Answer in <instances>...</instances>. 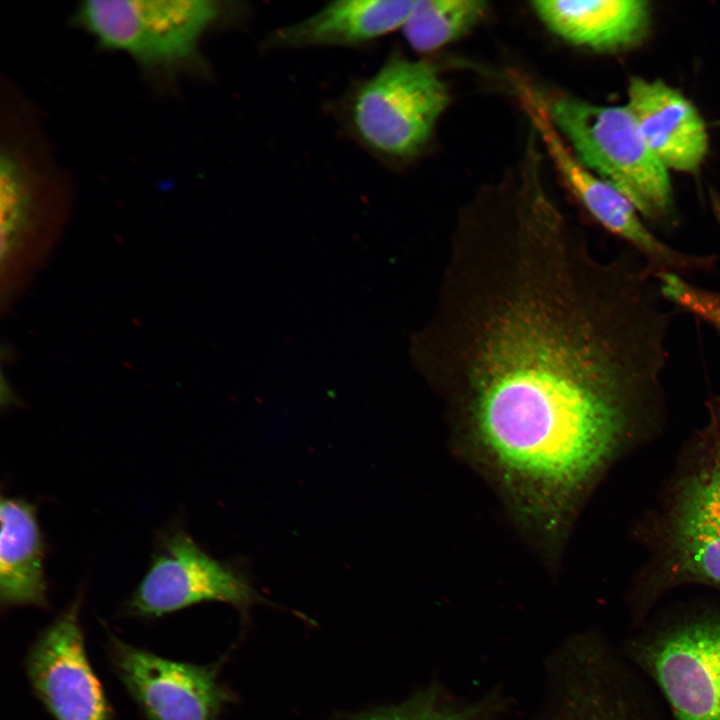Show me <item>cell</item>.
I'll list each match as a JSON object with an SVG mask.
<instances>
[{"mask_svg":"<svg viewBox=\"0 0 720 720\" xmlns=\"http://www.w3.org/2000/svg\"><path fill=\"white\" fill-rule=\"evenodd\" d=\"M544 105L586 168L626 196L642 217L656 221L670 216L673 193L667 168L626 105H598L569 94L555 95Z\"/></svg>","mask_w":720,"mask_h":720,"instance_id":"cell-1","label":"cell"},{"mask_svg":"<svg viewBox=\"0 0 720 720\" xmlns=\"http://www.w3.org/2000/svg\"><path fill=\"white\" fill-rule=\"evenodd\" d=\"M449 102L434 63L394 55L347 95L344 122L375 157L404 161L423 150Z\"/></svg>","mask_w":720,"mask_h":720,"instance_id":"cell-2","label":"cell"},{"mask_svg":"<svg viewBox=\"0 0 720 720\" xmlns=\"http://www.w3.org/2000/svg\"><path fill=\"white\" fill-rule=\"evenodd\" d=\"M704 449L679 478L661 533L662 575L720 588V388L708 402Z\"/></svg>","mask_w":720,"mask_h":720,"instance_id":"cell-3","label":"cell"},{"mask_svg":"<svg viewBox=\"0 0 720 720\" xmlns=\"http://www.w3.org/2000/svg\"><path fill=\"white\" fill-rule=\"evenodd\" d=\"M223 12L211 0H87L77 18L104 47L125 51L146 68H168L195 57Z\"/></svg>","mask_w":720,"mask_h":720,"instance_id":"cell-4","label":"cell"},{"mask_svg":"<svg viewBox=\"0 0 720 720\" xmlns=\"http://www.w3.org/2000/svg\"><path fill=\"white\" fill-rule=\"evenodd\" d=\"M525 104L534 130L569 189L589 215L607 231L626 241L659 272L677 275L711 271L712 255L690 254L673 248L643 223L631 201L619 190L586 168L551 123L545 105L531 94Z\"/></svg>","mask_w":720,"mask_h":720,"instance_id":"cell-5","label":"cell"},{"mask_svg":"<svg viewBox=\"0 0 720 720\" xmlns=\"http://www.w3.org/2000/svg\"><path fill=\"white\" fill-rule=\"evenodd\" d=\"M255 600L257 594L244 576L212 558L186 532L175 530L163 537L126 610L156 618L207 601L245 607Z\"/></svg>","mask_w":720,"mask_h":720,"instance_id":"cell-6","label":"cell"},{"mask_svg":"<svg viewBox=\"0 0 720 720\" xmlns=\"http://www.w3.org/2000/svg\"><path fill=\"white\" fill-rule=\"evenodd\" d=\"M107 650L145 720H218L228 696L214 668L167 659L114 635Z\"/></svg>","mask_w":720,"mask_h":720,"instance_id":"cell-7","label":"cell"},{"mask_svg":"<svg viewBox=\"0 0 720 720\" xmlns=\"http://www.w3.org/2000/svg\"><path fill=\"white\" fill-rule=\"evenodd\" d=\"M77 598L33 642L25 661L33 692L55 720H111L85 649Z\"/></svg>","mask_w":720,"mask_h":720,"instance_id":"cell-8","label":"cell"},{"mask_svg":"<svg viewBox=\"0 0 720 720\" xmlns=\"http://www.w3.org/2000/svg\"><path fill=\"white\" fill-rule=\"evenodd\" d=\"M644 660L676 720H720V619L672 628L646 646Z\"/></svg>","mask_w":720,"mask_h":720,"instance_id":"cell-9","label":"cell"},{"mask_svg":"<svg viewBox=\"0 0 720 720\" xmlns=\"http://www.w3.org/2000/svg\"><path fill=\"white\" fill-rule=\"evenodd\" d=\"M645 142L668 169L693 172L708 149L705 123L694 105L678 90L660 80L634 77L628 102Z\"/></svg>","mask_w":720,"mask_h":720,"instance_id":"cell-10","label":"cell"},{"mask_svg":"<svg viewBox=\"0 0 720 720\" xmlns=\"http://www.w3.org/2000/svg\"><path fill=\"white\" fill-rule=\"evenodd\" d=\"M412 0L333 1L312 15L280 27L268 42L273 48L351 47L402 28Z\"/></svg>","mask_w":720,"mask_h":720,"instance_id":"cell-11","label":"cell"},{"mask_svg":"<svg viewBox=\"0 0 720 720\" xmlns=\"http://www.w3.org/2000/svg\"><path fill=\"white\" fill-rule=\"evenodd\" d=\"M531 7L559 38L598 51L638 42L650 18L649 4L642 0H541Z\"/></svg>","mask_w":720,"mask_h":720,"instance_id":"cell-12","label":"cell"},{"mask_svg":"<svg viewBox=\"0 0 720 720\" xmlns=\"http://www.w3.org/2000/svg\"><path fill=\"white\" fill-rule=\"evenodd\" d=\"M0 600L2 607L47 606L44 543L34 506L1 499Z\"/></svg>","mask_w":720,"mask_h":720,"instance_id":"cell-13","label":"cell"},{"mask_svg":"<svg viewBox=\"0 0 720 720\" xmlns=\"http://www.w3.org/2000/svg\"><path fill=\"white\" fill-rule=\"evenodd\" d=\"M487 9L482 0H416L401 29L412 49L431 52L468 33Z\"/></svg>","mask_w":720,"mask_h":720,"instance_id":"cell-14","label":"cell"},{"mask_svg":"<svg viewBox=\"0 0 720 720\" xmlns=\"http://www.w3.org/2000/svg\"><path fill=\"white\" fill-rule=\"evenodd\" d=\"M34 206L32 176L10 151L0 157L1 259L7 270L24 250Z\"/></svg>","mask_w":720,"mask_h":720,"instance_id":"cell-15","label":"cell"},{"mask_svg":"<svg viewBox=\"0 0 720 720\" xmlns=\"http://www.w3.org/2000/svg\"><path fill=\"white\" fill-rule=\"evenodd\" d=\"M362 720H476L472 710H458L437 705L433 700H420L373 713Z\"/></svg>","mask_w":720,"mask_h":720,"instance_id":"cell-16","label":"cell"},{"mask_svg":"<svg viewBox=\"0 0 720 720\" xmlns=\"http://www.w3.org/2000/svg\"><path fill=\"white\" fill-rule=\"evenodd\" d=\"M585 720H609L608 717L600 714L589 715Z\"/></svg>","mask_w":720,"mask_h":720,"instance_id":"cell-17","label":"cell"}]
</instances>
